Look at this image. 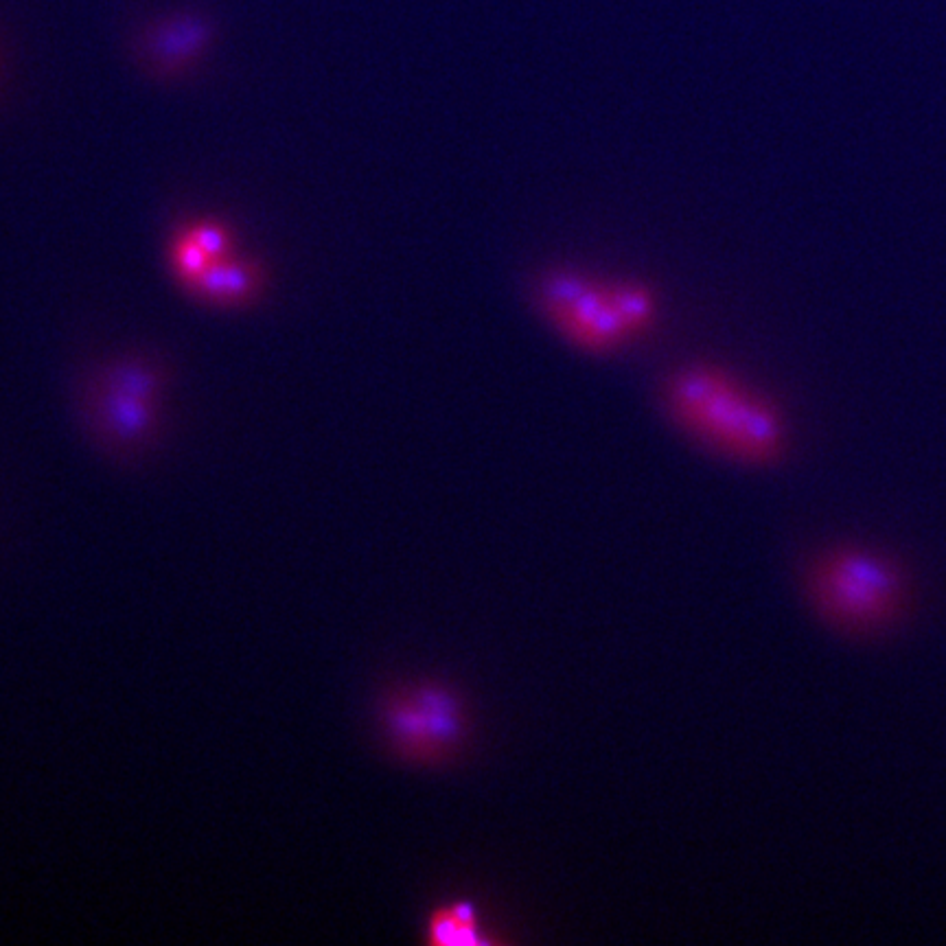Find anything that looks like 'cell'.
<instances>
[{
	"instance_id": "obj_2",
	"label": "cell",
	"mask_w": 946,
	"mask_h": 946,
	"mask_svg": "<svg viewBox=\"0 0 946 946\" xmlns=\"http://www.w3.org/2000/svg\"><path fill=\"white\" fill-rule=\"evenodd\" d=\"M535 303L565 344L594 357L633 349L662 318L660 296L646 281L568 265L544 272L535 285Z\"/></svg>"
},
{
	"instance_id": "obj_4",
	"label": "cell",
	"mask_w": 946,
	"mask_h": 946,
	"mask_svg": "<svg viewBox=\"0 0 946 946\" xmlns=\"http://www.w3.org/2000/svg\"><path fill=\"white\" fill-rule=\"evenodd\" d=\"M379 725L392 754L403 763L438 767L463 752L471 719L463 695L443 682H414L390 690Z\"/></svg>"
},
{
	"instance_id": "obj_7",
	"label": "cell",
	"mask_w": 946,
	"mask_h": 946,
	"mask_svg": "<svg viewBox=\"0 0 946 946\" xmlns=\"http://www.w3.org/2000/svg\"><path fill=\"white\" fill-rule=\"evenodd\" d=\"M187 283H191L195 294L209 296L213 301L233 303L244 301V298L255 294L259 285V274L255 268H250V265L235 263L230 259L215 261L213 257L204 265V270L195 274Z\"/></svg>"
},
{
	"instance_id": "obj_1",
	"label": "cell",
	"mask_w": 946,
	"mask_h": 946,
	"mask_svg": "<svg viewBox=\"0 0 946 946\" xmlns=\"http://www.w3.org/2000/svg\"><path fill=\"white\" fill-rule=\"evenodd\" d=\"M660 403L679 434L717 458L765 467L787 452L789 428L776 401L717 362L677 366L664 379Z\"/></svg>"
},
{
	"instance_id": "obj_5",
	"label": "cell",
	"mask_w": 946,
	"mask_h": 946,
	"mask_svg": "<svg viewBox=\"0 0 946 946\" xmlns=\"http://www.w3.org/2000/svg\"><path fill=\"white\" fill-rule=\"evenodd\" d=\"M209 40V18L187 11L149 22L143 31H138L134 51L149 73L173 77L195 62Z\"/></svg>"
},
{
	"instance_id": "obj_3",
	"label": "cell",
	"mask_w": 946,
	"mask_h": 946,
	"mask_svg": "<svg viewBox=\"0 0 946 946\" xmlns=\"http://www.w3.org/2000/svg\"><path fill=\"white\" fill-rule=\"evenodd\" d=\"M806 590L819 614L848 631L883 627L901 614L905 603V579L898 565L857 548L819 557L809 570Z\"/></svg>"
},
{
	"instance_id": "obj_6",
	"label": "cell",
	"mask_w": 946,
	"mask_h": 946,
	"mask_svg": "<svg viewBox=\"0 0 946 946\" xmlns=\"http://www.w3.org/2000/svg\"><path fill=\"white\" fill-rule=\"evenodd\" d=\"M425 942L441 946L493 944L487 936L478 907L469 901L441 903L425 920Z\"/></svg>"
}]
</instances>
